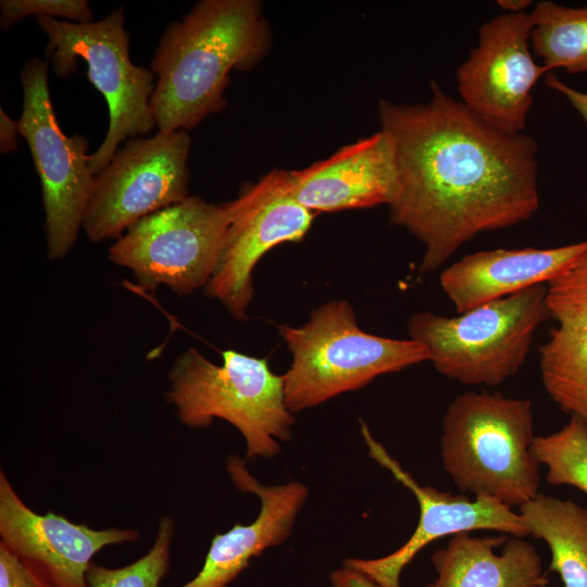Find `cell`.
<instances>
[{"instance_id": "4fadbf2b", "label": "cell", "mask_w": 587, "mask_h": 587, "mask_svg": "<svg viewBox=\"0 0 587 587\" xmlns=\"http://www.w3.org/2000/svg\"><path fill=\"white\" fill-rule=\"evenodd\" d=\"M360 424L370 457L411 490L419 503L420 517L408 541L392 553L377 559L349 558L345 560V566L366 574L382 587H400L403 569L422 549L439 538L478 529L519 538L529 535L520 513L497 499H470L419 484L373 437L367 424L363 421Z\"/></svg>"}, {"instance_id": "e0dca14e", "label": "cell", "mask_w": 587, "mask_h": 587, "mask_svg": "<svg viewBox=\"0 0 587 587\" xmlns=\"http://www.w3.org/2000/svg\"><path fill=\"white\" fill-rule=\"evenodd\" d=\"M289 173L294 197L315 214L388 205L396 189L392 150L382 129Z\"/></svg>"}, {"instance_id": "ffe728a7", "label": "cell", "mask_w": 587, "mask_h": 587, "mask_svg": "<svg viewBox=\"0 0 587 587\" xmlns=\"http://www.w3.org/2000/svg\"><path fill=\"white\" fill-rule=\"evenodd\" d=\"M519 513L529 535L548 545V572L558 573L564 587H587V509L538 494Z\"/></svg>"}, {"instance_id": "4316f807", "label": "cell", "mask_w": 587, "mask_h": 587, "mask_svg": "<svg viewBox=\"0 0 587 587\" xmlns=\"http://www.w3.org/2000/svg\"><path fill=\"white\" fill-rule=\"evenodd\" d=\"M332 587H382L366 574L345 566L330 573Z\"/></svg>"}, {"instance_id": "ba28073f", "label": "cell", "mask_w": 587, "mask_h": 587, "mask_svg": "<svg viewBox=\"0 0 587 587\" xmlns=\"http://www.w3.org/2000/svg\"><path fill=\"white\" fill-rule=\"evenodd\" d=\"M228 222V201L188 196L133 223L111 245L109 260L128 268L142 290L166 286L190 295L210 282Z\"/></svg>"}, {"instance_id": "277c9868", "label": "cell", "mask_w": 587, "mask_h": 587, "mask_svg": "<svg viewBox=\"0 0 587 587\" xmlns=\"http://www.w3.org/2000/svg\"><path fill=\"white\" fill-rule=\"evenodd\" d=\"M221 355L218 365L193 347L182 352L168 371L167 402L189 427H208L215 419L234 425L245 438L248 459L275 457L295 423L283 375L274 374L266 359L232 349Z\"/></svg>"}, {"instance_id": "83f0119b", "label": "cell", "mask_w": 587, "mask_h": 587, "mask_svg": "<svg viewBox=\"0 0 587 587\" xmlns=\"http://www.w3.org/2000/svg\"><path fill=\"white\" fill-rule=\"evenodd\" d=\"M18 121L12 120L1 108L0 110V152L9 154L17 149Z\"/></svg>"}, {"instance_id": "3957f363", "label": "cell", "mask_w": 587, "mask_h": 587, "mask_svg": "<svg viewBox=\"0 0 587 587\" xmlns=\"http://www.w3.org/2000/svg\"><path fill=\"white\" fill-rule=\"evenodd\" d=\"M534 438L529 400L466 391L442 417V466L461 491L520 508L539 494Z\"/></svg>"}, {"instance_id": "484cf974", "label": "cell", "mask_w": 587, "mask_h": 587, "mask_svg": "<svg viewBox=\"0 0 587 587\" xmlns=\"http://www.w3.org/2000/svg\"><path fill=\"white\" fill-rule=\"evenodd\" d=\"M546 85L563 96L579 116L587 123V92L580 91L561 80L552 73L546 75Z\"/></svg>"}, {"instance_id": "5bb4252c", "label": "cell", "mask_w": 587, "mask_h": 587, "mask_svg": "<svg viewBox=\"0 0 587 587\" xmlns=\"http://www.w3.org/2000/svg\"><path fill=\"white\" fill-rule=\"evenodd\" d=\"M138 538L134 529H93L63 514H38L0 471V545L39 571L53 587H88L86 573L97 552Z\"/></svg>"}, {"instance_id": "52a82bcc", "label": "cell", "mask_w": 587, "mask_h": 587, "mask_svg": "<svg viewBox=\"0 0 587 587\" xmlns=\"http://www.w3.org/2000/svg\"><path fill=\"white\" fill-rule=\"evenodd\" d=\"M124 18L123 8L87 23L35 18L48 38L47 51L54 73L65 77L74 72L77 59L84 60L89 82L107 101L108 132L101 146L89 155L96 176L107 167L124 139L147 135L155 126L150 107L155 75L130 61Z\"/></svg>"}, {"instance_id": "cb8c5ba5", "label": "cell", "mask_w": 587, "mask_h": 587, "mask_svg": "<svg viewBox=\"0 0 587 587\" xmlns=\"http://www.w3.org/2000/svg\"><path fill=\"white\" fill-rule=\"evenodd\" d=\"M0 25L8 30L26 16H61L75 23L91 22L92 12L87 0H1Z\"/></svg>"}, {"instance_id": "9a60e30c", "label": "cell", "mask_w": 587, "mask_h": 587, "mask_svg": "<svg viewBox=\"0 0 587 587\" xmlns=\"http://www.w3.org/2000/svg\"><path fill=\"white\" fill-rule=\"evenodd\" d=\"M554 325L539 348L545 390L587 427V250L547 284Z\"/></svg>"}, {"instance_id": "7402d4cb", "label": "cell", "mask_w": 587, "mask_h": 587, "mask_svg": "<svg viewBox=\"0 0 587 587\" xmlns=\"http://www.w3.org/2000/svg\"><path fill=\"white\" fill-rule=\"evenodd\" d=\"M533 454L547 467L546 480L553 486H573L587 495V427L576 417L559 430L535 436Z\"/></svg>"}, {"instance_id": "2e32d148", "label": "cell", "mask_w": 587, "mask_h": 587, "mask_svg": "<svg viewBox=\"0 0 587 587\" xmlns=\"http://www.w3.org/2000/svg\"><path fill=\"white\" fill-rule=\"evenodd\" d=\"M226 470L236 488L260 498L261 510L252 523H236L227 532L216 534L202 569L180 587H227L249 566L251 559L289 537L309 494L308 487L299 482L261 484L236 455L227 459Z\"/></svg>"}, {"instance_id": "8fae6325", "label": "cell", "mask_w": 587, "mask_h": 587, "mask_svg": "<svg viewBox=\"0 0 587 587\" xmlns=\"http://www.w3.org/2000/svg\"><path fill=\"white\" fill-rule=\"evenodd\" d=\"M229 222L221 254L204 294L220 301L237 321L248 319L252 272L261 258L283 242L300 241L315 213L292 195L290 173L273 170L249 183L228 201Z\"/></svg>"}, {"instance_id": "6da1fadb", "label": "cell", "mask_w": 587, "mask_h": 587, "mask_svg": "<svg viewBox=\"0 0 587 587\" xmlns=\"http://www.w3.org/2000/svg\"><path fill=\"white\" fill-rule=\"evenodd\" d=\"M426 102L378 100L394 157L392 224L424 246L421 273L438 270L477 235L523 223L539 208L538 145L477 117L436 80Z\"/></svg>"}, {"instance_id": "7c38bea8", "label": "cell", "mask_w": 587, "mask_h": 587, "mask_svg": "<svg viewBox=\"0 0 587 587\" xmlns=\"http://www.w3.org/2000/svg\"><path fill=\"white\" fill-rule=\"evenodd\" d=\"M528 12L501 13L478 29V41L459 65L461 102L489 126L523 133L533 104V88L548 73L530 52Z\"/></svg>"}, {"instance_id": "7a4b0ae2", "label": "cell", "mask_w": 587, "mask_h": 587, "mask_svg": "<svg viewBox=\"0 0 587 587\" xmlns=\"http://www.w3.org/2000/svg\"><path fill=\"white\" fill-rule=\"evenodd\" d=\"M262 8L258 0H201L164 29L151 60L159 132H187L225 109L230 72L250 70L268 50Z\"/></svg>"}, {"instance_id": "ac0fdd59", "label": "cell", "mask_w": 587, "mask_h": 587, "mask_svg": "<svg viewBox=\"0 0 587 587\" xmlns=\"http://www.w3.org/2000/svg\"><path fill=\"white\" fill-rule=\"evenodd\" d=\"M586 250L587 239L554 248L477 251L446 267L440 286L460 314L548 284Z\"/></svg>"}, {"instance_id": "603a6c76", "label": "cell", "mask_w": 587, "mask_h": 587, "mask_svg": "<svg viewBox=\"0 0 587 587\" xmlns=\"http://www.w3.org/2000/svg\"><path fill=\"white\" fill-rule=\"evenodd\" d=\"M173 535V520L162 517L152 547L137 561L117 569L91 562L86 573L88 587H160L171 566Z\"/></svg>"}, {"instance_id": "9c48e42d", "label": "cell", "mask_w": 587, "mask_h": 587, "mask_svg": "<svg viewBox=\"0 0 587 587\" xmlns=\"http://www.w3.org/2000/svg\"><path fill=\"white\" fill-rule=\"evenodd\" d=\"M20 79L23 108L18 132L27 141L41 183L47 255L61 260L77 239L96 178L89 166V143L82 135L62 132L51 103L45 61L29 59Z\"/></svg>"}, {"instance_id": "44dd1931", "label": "cell", "mask_w": 587, "mask_h": 587, "mask_svg": "<svg viewBox=\"0 0 587 587\" xmlns=\"http://www.w3.org/2000/svg\"><path fill=\"white\" fill-rule=\"evenodd\" d=\"M530 47L550 72L587 73V7H566L550 0L529 12Z\"/></svg>"}, {"instance_id": "f1b7e54d", "label": "cell", "mask_w": 587, "mask_h": 587, "mask_svg": "<svg viewBox=\"0 0 587 587\" xmlns=\"http://www.w3.org/2000/svg\"><path fill=\"white\" fill-rule=\"evenodd\" d=\"M497 4L504 13H522L532 4L529 0H498Z\"/></svg>"}, {"instance_id": "d4e9b609", "label": "cell", "mask_w": 587, "mask_h": 587, "mask_svg": "<svg viewBox=\"0 0 587 587\" xmlns=\"http://www.w3.org/2000/svg\"><path fill=\"white\" fill-rule=\"evenodd\" d=\"M0 587H53L35 567L0 545Z\"/></svg>"}, {"instance_id": "8992f818", "label": "cell", "mask_w": 587, "mask_h": 587, "mask_svg": "<svg viewBox=\"0 0 587 587\" xmlns=\"http://www.w3.org/2000/svg\"><path fill=\"white\" fill-rule=\"evenodd\" d=\"M549 319L547 284H539L458 316L416 313L408 333L439 374L463 385L494 387L519 372L536 330Z\"/></svg>"}, {"instance_id": "30bf717a", "label": "cell", "mask_w": 587, "mask_h": 587, "mask_svg": "<svg viewBox=\"0 0 587 587\" xmlns=\"http://www.w3.org/2000/svg\"><path fill=\"white\" fill-rule=\"evenodd\" d=\"M190 147L186 130L129 138L95 178L82 224L87 237L117 239L138 220L185 200Z\"/></svg>"}, {"instance_id": "5b68a950", "label": "cell", "mask_w": 587, "mask_h": 587, "mask_svg": "<svg viewBox=\"0 0 587 587\" xmlns=\"http://www.w3.org/2000/svg\"><path fill=\"white\" fill-rule=\"evenodd\" d=\"M278 333L292 358L283 375L291 413L360 389L377 376L429 362L426 349L410 338L394 339L362 330L346 300L324 303L303 325H280Z\"/></svg>"}, {"instance_id": "f546056e", "label": "cell", "mask_w": 587, "mask_h": 587, "mask_svg": "<svg viewBox=\"0 0 587 587\" xmlns=\"http://www.w3.org/2000/svg\"><path fill=\"white\" fill-rule=\"evenodd\" d=\"M545 587H547V586H545Z\"/></svg>"}, {"instance_id": "d6986e66", "label": "cell", "mask_w": 587, "mask_h": 587, "mask_svg": "<svg viewBox=\"0 0 587 587\" xmlns=\"http://www.w3.org/2000/svg\"><path fill=\"white\" fill-rule=\"evenodd\" d=\"M437 578L427 587H545L541 559L528 541L507 536L452 535L432 555Z\"/></svg>"}]
</instances>
